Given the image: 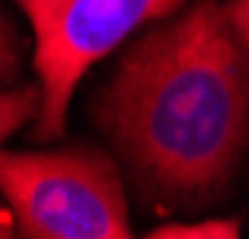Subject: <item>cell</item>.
<instances>
[{"mask_svg":"<svg viewBox=\"0 0 249 239\" xmlns=\"http://www.w3.org/2000/svg\"><path fill=\"white\" fill-rule=\"evenodd\" d=\"M91 118L138 179L172 199L226 189L249 148V51L219 0L145 34L94 94Z\"/></svg>","mask_w":249,"mask_h":239,"instance_id":"1","label":"cell"},{"mask_svg":"<svg viewBox=\"0 0 249 239\" xmlns=\"http://www.w3.org/2000/svg\"><path fill=\"white\" fill-rule=\"evenodd\" d=\"M3 196L31 239H135L122 175L101 148L3 152Z\"/></svg>","mask_w":249,"mask_h":239,"instance_id":"2","label":"cell"},{"mask_svg":"<svg viewBox=\"0 0 249 239\" xmlns=\"http://www.w3.org/2000/svg\"><path fill=\"white\" fill-rule=\"evenodd\" d=\"M34 27V68L44 88L37 138L64 131L71 94L84 71L135 27L178 10L185 0H17Z\"/></svg>","mask_w":249,"mask_h":239,"instance_id":"3","label":"cell"},{"mask_svg":"<svg viewBox=\"0 0 249 239\" xmlns=\"http://www.w3.org/2000/svg\"><path fill=\"white\" fill-rule=\"evenodd\" d=\"M41 111H44L41 84H24V88L3 91V98H0V131H3V138L14 135L20 125L41 118Z\"/></svg>","mask_w":249,"mask_h":239,"instance_id":"4","label":"cell"},{"mask_svg":"<svg viewBox=\"0 0 249 239\" xmlns=\"http://www.w3.org/2000/svg\"><path fill=\"white\" fill-rule=\"evenodd\" d=\"M145 239H239V222L209 219V222H192V226H159Z\"/></svg>","mask_w":249,"mask_h":239,"instance_id":"5","label":"cell"},{"mask_svg":"<svg viewBox=\"0 0 249 239\" xmlns=\"http://www.w3.org/2000/svg\"><path fill=\"white\" fill-rule=\"evenodd\" d=\"M222 10H226V20H229L232 34L249 51V0H229V3H222Z\"/></svg>","mask_w":249,"mask_h":239,"instance_id":"6","label":"cell"},{"mask_svg":"<svg viewBox=\"0 0 249 239\" xmlns=\"http://www.w3.org/2000/svg\"><path fill=\"white\" fill-rule=\"evenodd\" d=\"M14 51H17V37H14V27H10V20H3V81H10V78H14V71H17Z\"/></svg>","mask_w":249,"mask_h":239,"instance_id":"7","label":"cell"},{"mask_svg":"<svg viewBox=\"0 0 249 239\" xmlns=\"http://www.w3.org/2000/svg\"><path fill=\"white\" fill-rule=\"evenodd\" d=\"M0 239H31L24 229H14V222L10 219H3V229H0Z\"/></svg>","mask_w":249,"mask_h":239,"instance_id":"8","label":"cell"}]
</instances>
